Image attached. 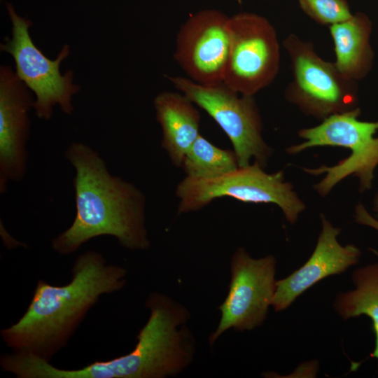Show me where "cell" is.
Returning <instances> with one entry per match:
<instances>
[{
	"label": "cell",
	"mask_w": 378,
	"mask_h": 378,
	"mask_svg": "<svg viewBox=\"0 0 378 378\" xmlns=\"http://www.w3.org/2000/svg\"><path fill=\"white\" fill-rule=\"evenodd\" d=\"M64 155L74 167L76 216L72 224L52 241L57 253L69 255L100 236L115 237L130 250H146V197L133 183L110 173L98 152L74 142Z\"/></svg>",
	"instance_id": "obj_1"
},
{
	"label": "cell",
	"mask_w": 378,
	"mask_h": 378,
	"mask_svg": "<svg viewBox=\"0 0 378 378\" xmlns=\"http://www.w3.org/2000/svg\"><path fill=\"white\" fill-rule=\"evenodd\" d=\"M71 272L70 282L63 286L39 279L24 314L1 330L4 342L15 353L49 361L66 346L99 298L119 291L126 283V270L108 264L94 250L78 255Z\"/></svg>",
	"instance_id": "obj_2"
},
{
	"label": "cell",
	"mask_w": 378,
	"mask_h": 378,
	"mask_svg": "<svg viewBox=\"0 0 378 378\" xmlns=\"http://www.w3.org/2000/svg\"><path fill=\"white\" fill-rule=\"evenodd\" d=\"M145 307L149 318L136 336L133 350L108 360L76 370H64L49 361L32 365L36 378H164L178 374L193 359L194 337L186 326L190 312L171 298L152 293Z\"/></svg>",
	"instance_id": "obj_3"
},
{
	"label": "cell",
	"mask_w": 378,
	"mask_h": 378,
	"mask_svg": "<svg viewBox=\"0 0 378 378\" xmlns=\"http://www.w3.org/2000/svg\"><path fill=\"white\" fill-rule=\"evenodd\" d=\"M360 110L356 107L333 114L316 126L302 129L298 134L304 141L286 149L289 154L315 146H340L350 149L349 156L334 166L302 168L312 175L326 174L324 178L314 186V190L323 197L349 176L358 178L360 192L372 188L374 172L378 165V136H374L378 131V121L360 120Z\"/></svg>",
	"instance_id": "obj_4"
},
{
	"label": "cell",
	"mask_w": 378,
	"mask_h": 378,
	"mask_svg": "<svg viewBox=\"0 0 378 378\" xmlns=\"http://www.w3.org/2000/svg\"><path fill=\"white\" fill-rule=\"evenodd\" d=\"M255 161L215 178L186 176L176 188L178 214L197 211L215 199L228 197L244 202L274 204L289 223H295L304 204L293 186L284 181L282 172L268 174Z\"/></svg>",
	"instance_id": "obj_5"
},
{
	"label": "cell",
	"mask_w": 378,
	"mask_h": 378,
	"mask_svg": "<svg viewBox=\"0 0 378 378\" xmlns=\"http://www.w3.org/2000/svg\"><path fill=\"white\" fill-rule=\"evenodd\" d=\"M283 46L289 55L293 74L285 90L289 102L304 114L321 120L358 107L356 81L346 78L335 63L319 57L312 42L290 34Z\"/></svg>",
	"instance_id": "obj_6"
},
{
	"label": "cell",
	"mask_w": 378,
	"mask_h": 378,
	"mask_svg": "<svg viewBox=\"0 0 378 378\" xmlns=\"http://www.w3.org/2000/svg\"><path fill=\"white\" fill-rule=\"evenodd\" d=\"M174 86L206 111L230 140L239 167L253 158L265 168L272 153L262 136V123L253 95L241 94L224 83L203 85L188 78L167 76Z\"/></svg>",
	"instance_id": "obj_7"
},
{
	"label": "cell",
	"mask_w": 378,
	"mask_h": 378,
	"mask_svg": "<svg viewBox=\"0 0 378 378\" xmlns=\"http://www.w3.org/2000/svg\"><path fill=\"white\" fill-rule=\"evenodd\" d=\"M12 22V38H5L0 49L12 55L16 74L36 96L33 103L38 118L48 120L52 108L59 105L63 113L71 115L74 111L72 96L80 86L72 83L74 72L60 74L59 66L69 54V47L64 45L55 60L50 59L34 43L29 31L32 22L19 16L13 6L6 4Z\"/></svg>",
	"instance_id": "obj_8"
},
{
	"label": "cell",
	"mask_w": 378,
	"mask_h": 378,
	"mask_svg": "<svg viewBox=\"0 0 378 378\" xmlns=\"http://www.w3.org/2000/svg\"><path fill=\"white\" fill-rule=\"evenodd\" d=\"M280 67L276 30L264 17L241 13L230 18V49L223 83L253 95L269 86Z\"/></svg>",
	"instance_id": "obj_9"
},
{
	"label": "cell",
	"mask_w": 378,
	"mask_h": 378,
	"mask_svg": "<svg viewBox=\"0 0 378 378\" xmlns=\"http://www.w3.org/2000/svg\"><path fill=\"white\" fill-rule=\"evenodd\" d=\"M230 271L229 291L218 307L221 317L209 337L210 346L230 328L242 332L261 326L275 294L276 259L273 255L255 259L239 247L232 257Z\"/></svg>",
	"instance_id": "obj_10"
},
{
	"label": "cell",
	"mask_w": 378,
	"mask_h": 378,
	"mask_svg": "<svg viewBox=\"0 0 378 378\" xmlns=\"http://www.w3.org/2000/svg\"><path fill=\"white\" fill-rule=\"evenodd\" d=\"M230 49V18L202 10L180 27L174 58L188 78L203 85L223 83Z\"/></svg>",
	"instance_id": "obj_11"
},
{
	"label": "cell",
	"mask_w": 378,
	"mask_h": 378,
	"mask_svg": "<svg viewBox=\"0 0 378 378\" xmlns=\"http://www.w3.org/2000/svg\"><path fill=\"white\" fill-rule=\"evenodd\" d=\"M29 88L8 66L0 68V192L27 172L29 111L34 100Z\"/></svg>",
	"instance_id": "obj_12"
},
{
	"label": "cell",
	"mask_w": 378,
	"mask_h": 378,
	"mask_svg": "<svg viewBox=\"0 0 378 378\" xmlns=\"http://www.w3.org/2000/svg\"><path fill=\"white\" fill-rule=\"evenodd\" d=\"M322 229L307 261L284 279L276 281L272 306L276 312L287 309L304 291L321 280L340 274L359 261L361 251L354 244L341 245V229L321 214Z\"/></svg>",
	"instance_id": "obj_13"
},
{
	"label": "cell",
	"mask_w": 378,
	"mask_h": 378,
	"mask_svg": "<svg viewBox=\"0 0 378 378\" xmlns=\"http://www.w3.org/2000/svg\"><path fill=\"white\" fill-rule=\"evenodd\" d=\"M153 104L162 131L161 146L173 164L180 167L200 134V112L182 92H162L155 97Z\"/></svg>",
	"instance_id": "obj_14"
},
{
	"label": "cell",
	"mask_w": 378,
	"mask_h": 378,
	"mask_svg": "<svg viewBox=\"0 0 378 378\" xmlns=\"http://www.w3.org/2000/svg\"><path fill=\"white\" fill-rule=\"evenodd\" d=\"M334 43L338 70L347 78L357 81L370 72L374 59L370 46L372 22L362 13L329 27Z\"/></svg>",
	"instance_id": "obj_15"
},
{
	"label": "cell",
	"mask_w": 378,
	"mask_h": 378,
	"mask_svg": "<svg viewBox=\"0 0 378 378\" xmlns=\"http://www.w3.org/2000/svg\"><path fill=\"white\" fill-rule=\"evenodd\" d=\"M351 279L355 288L339 293L335 299L334 308L344 320L360 315L371 318L375 346L370 356L378 361V262L357 269Z\"/></svg>",
	"instance_id": "obj_16"
},
{
	"label": "cell",
	"mask_w": 378,
	"mask_h": 378,
	"mask_svg": "<svg viewBox=\"0 0 378 378\" xmlns=\"http://www.w3.org/2000/svg\"><path fill=\"white\" fill-rule=\"evenodd\" d=\"M181 167L186 176L211 178L229 173L239 165L234 150L218 148L200 134L186 154Z\"/></svg>",
	"instance_id": "obj_17"
},
{
	"label": "cell",
	"mask_w": 378,
	"mask_h": 378,
	"mask_svg": "<svg viewBox=\"0 0 378 378\" xmlns=\"http://www.w3.org/2000/svg\"><path fill=\"white\" fill-rule=\"evenodd\" d=\"M302 10L322 25L331 26L351 17L346 0H298Z\"/></svg>",
	"instance_id": "obj_18"
},
{
	"label": "cell",
	"mask_w": 378,
	"mask_h": 378,
	"mask_svg": "<svg viewBox=\"0 0 378 378\" xmlns=\"http://www.w3.org/2000/svg\"><path fill=\"white\" fill-rule=\"evenodd\" d=\"M354 218L357 223L370 227L378 231V219L369 214L361 203H358L356 206Z\"/></svg>",
	"instance_id": "obj_19"
},
{
	"label": "cell",
	"mask_w": 378,
	"mask_h": 378,
	"mask_svg": "<svg viewBox=\"0 0 378 378\" xmlns=\"http://www.w3.org/2000/svg\"><path fill=\"white\" fill-rule=\"evenodd\" d=\"M373 209L377 213V214L378 215V191L376 193V195H375L374 199V207H373Z\"/></svg>",
	"instance_id": "obj_20"
}]
</instances>
